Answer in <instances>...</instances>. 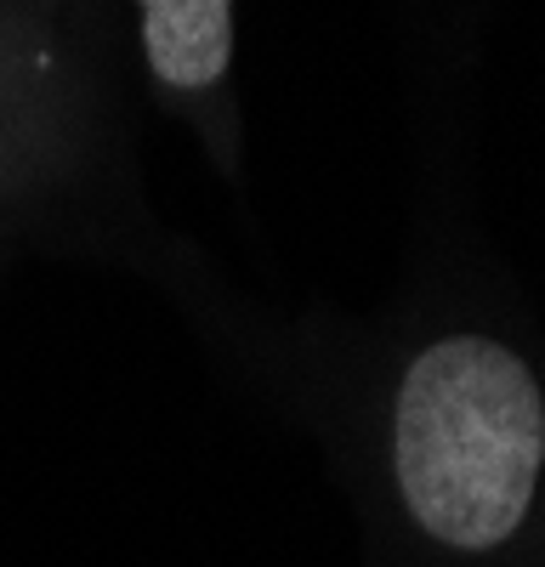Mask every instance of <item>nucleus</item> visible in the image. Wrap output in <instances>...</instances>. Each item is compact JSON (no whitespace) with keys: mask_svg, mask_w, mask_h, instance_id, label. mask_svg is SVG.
Returning <instances> with one entry per match:
<instances>
[{"mask_svg":"<svg viewBox=\"0 0 545 567\" xmlns=\"http://www.w3.org/2000/svg\"><path fill=\"white\" fill-rule=\"evenodd\" d=\"M143 45L165 85H216L234 58V0H143Z\"/></svg>","mask_w":545,"mask_h":567,"instance_id":"nucleus-2","label":"nucleus"},{"mask_svg":"<svg viewBox=\"0 0 545 567\" xmlns=\"http://www.w3.org/2000/svg\"><path fill=\"white\" fill-rule=\"evenodd\" d=\"M392 460L432 539L461 550L512 539L545 465V398L528 363L483 336L426 347L398 392Z\"/></svg>","mask_w":545,"mask_h":567,"instance_id":"nucleus-1","label":"nucleus"}]
</instances>
